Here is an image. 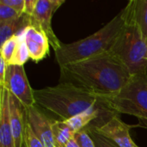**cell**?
I'll list each match as a JSON object with an SVG mask.
<instances>
[{
	"label": "cell",
	"instance_id": "12",
	"mask_svg": "<svg viewBox=\"0 0 147 147\" xmlns=\"http://www.w3.org/2000/svg\"><path fill=\"white\" fill-rule=\"evenodd\" d=\"M9 92L0 87V147H15L9 119Z\"/></svg>",
	"mask_w": 147,
	"mask_h": 147
},
{
	"label": "cell",
	"instance_id": "6",
	"mask_svg": "<svg viewBox=\"0 0 147 147\" xmlns=\"http://www.w3.org/2000/svg\"><path fill=\"white\" fill-rule=\"evenodd\" d=\"M65 3V0H38L35 10L30 17L31 26L43 31L47 36L51 47L58 50L62 42L58 39L52 28V18L56 10Z\"/></svg>",
	"mask_w": 147,
	"mask_h": 147
},
{
	"label": "cell",
	"instance_id": "19",
	"mask_svg": "<svg viewBox=\"0 0 147 147\" xmlns=\"http://www.w3.org/2000/svg\"><path fill=\"white\" fill-rule=\"evenodd\" d=\"M24 146L25 147H46L41 142V140L34 133V131L32 130L28 121H27L26 128H25Z\"/></svg>",
	"mask_w": 147,
	"mask_h": 147
},
{
	"label": "cell",
	"instance_id": "26",
	"mask_svg": "<svg viewBox=\"0 0 147 147\" xmlns=\"http://www.w3.org/2000/svg\"><path fill=\"white\" fill-rule=\"evenodd\" d=\"M23 147H25V146H23Z\"/></svg>",
	"mask_w": 147,
	"mask_h": 147
},
{
	"label": "cell",
	"instance_id": "20",
	"mask_svg": "<svg viewBox=\"0 0 147 147\" xmlns=\"http://www.w3.org/2000/svg\"><path fill=\"white\" fill-rule=\"evenodd\" d=\"M74 139L80 147H96L93 139L86 128L75 133Z\"/></svg>",
	"mask_w": 147,
	"mask_h": 147
},
{
	"label": "cell",
	"instance_id": "4",
	"mask_svg": "<svg viewBox=\"0 0 147 147\" xmlns=\"http://www.w3.org/2000/svg\"><path fill=\"white\" fill-rule=\"evenodd\" d=\"M111 52L124 64L132 77L147 74V39L127 15Z\"/></svg>",
	"mask_w": 147,
	"mask_h": 147
},
{
	"label": "cell",
	"instance_id": "15",
	"mask_svg": "<svg viewBox=\"0 0 147 147\" xmlns=\"http://www.w3.org/2000/svg\"><path fill=\"white\" fill-rule=\"evenodd\" d=\"M52 129L55 147H65L75 135V132L65 121H52Z\"/></svg>",
	"mask_w": 147,
	"mask_h": 147
},
{
	"label": "cell",
	"instance_id": "5",
	"mask_svg": "<svg viewBox=\"0 0 147 147\" xmlns=\"http://www.w3.org/2000/svg\"><path fill=\"white\" fill-rule=\"evenodd\" d=\"M102 98L112 111L135 116L147 128V74L133 76L119 93Z\"/></svg>",
	"mask_w": 147,
	"mask_h": 147
},
{
	"label": "cell",
	"instance_id": "7",
	"mask_svg": "<svg viewBox=\"0 0 147 147\" xmlns=\"http://www.w3.org/2000/svg\"><path fill=\"white\" fill-rule=\"evenodd\" d=\"M3 87L16 96L25 109L35 105L34 90L30 86L23 65H8Z\"/></svg>",
	"mask_w": 147,
	"mask_h": 147
},
{
	"label": "cell",
	"instance_id": "14",
	"mask_svg": "<svg viewBox=\"0 0 147 147\" xmlns=\"http://www.w3.org/2000/svg\"><path fill=\"white\" fill-rule=\"evenodd\" d=\"M30 16L23 14L22 16L9 22L0 23V43L1 46L11 37L20 34L27 27L30 26Z\"/></svg>",
	"mask_w": 147,
	"mask_h": 147
},
{
	"label": "cell",
	"instance_id": "22",
	"mask_svg": "<svg viewBox=\"0 0 147 147\" xmlns=\"http://www.w3.org/2000/svg\"><path fill=\"white\" fill-rule=\"evenodd\" d=\"M0 3L10 7L20 15L24 14L25 0H0Z\"/></svg>",
	"mask_w": 147,
	"mask_h": 147
},
{
	"label": "cell",
	"instance_id": "25",
	"mask_svg": "<svg viewBox=\"0 0 147 147\" xmlns=\"http://www.w3.org/2000/svg\"><path fill=\"white\" fill-rule=\"evenodd\" d=\"M65 147H80V146H79V145L78 144V142L75 140V139L73 138V139H71V140L67 143V145L65 146Z\"/></svg>",
	"mask_w": 147,
	"mask_h": 147
},
{
	"label": "cell",
	"instance_id": "21",
	"mask_svg": "<svg viewBox=\"0 0 147 147\" xmlns=\"http://www.w3.org/2000/svg\"><path fill=\"white\" fill-rule=\"evenodd\" d=\"M22 15L18 14L15 9H11L10 7L0 3V23L11 21L13 19H16Z\"/></svg>",
	"mask_w": 147,
	"mask_h": 147
},
{
	"label": "cell",
	"instance_id": "2",
	"mask_svg": "<svg viewBox=\"0 0 147 147\" xmlns=\"http://www.w3.org/2000/svg\"><path fill=\"white\" fill-rule=\"evenodd\" d=\"M35 105L66 121L75 115L87 112L101 111L117 115L109 109L105 101L91 92L71 83L59 84L34 90Z\"/></svg>",
	"mask_w": 147,
	"mask_h": 147
},
{
	"label": "cell",
	"instance_id": "3",
	"mask_svg": "<svg viewBox=\"0 0 147 147\" xmlns=\"http://www.w3.org/2000/svg\"><path fill=\"white\" fill-rule=\"evenodd\" d=\"M125 22L126 13L125 9H122L96 33L71 43H62L61 47L54 51L58 65L61 67L111 51Z\"/></svg>",
	"mask_w": 147,
	"mask_h": 147
},
{
	"label": "cell",
	"instance_id": "16",
	"mask_svg": "<svg viewBox=\"0 0 147 147\" xmlns=\"http://www.w3.org/2000/svg\"><path fill=\"white\" fill-rule=\"evenodd\" d=\"M30 59L29 52L24 39V30L19 34L18 42L13 57L9 65H24V64Z\"/></svg>",
	"mask_w": 147,
	"mask_h": 147
},
{
	"label": "cell",
	"instance_id": "11",
	"mask_svg": "<svg viewBox=\"0 0 147 147\" xmlns=\"http://www.w3.org/2000/svg\"><path fill=\"white\" fill-rule=\"evenodd\" d=\"M24 39L30 59L34 62L38 63L49 54L51 45L43 31L30 25L24 29Z\"/></svg>",
	"mask_w": 147,
	"mask_h": 147
},
{
	"label": "cell",
	"instance_id": "8",
	"mask_svg": "<svg viewBox=\"0 0 147 147\" xmlns=\"http://www.w3.org/2000/svg\"><path fill=\"white\" fill-rule=\"evenodd\" d=\"M90 127L119 147H140L134 143L130 135L132 127L122 121L117 115L101 127Z\"/></svg>",
	"mask_w": 147,
	"mask_h": 147
},
{
	"label": "cell",
	"instance_id": "23",
	"mask_svg": "<svg viewBox=\"0 0 147 147\" xmlns=\"http://www.w3.org/2000/svg\"><path fill=\"white\" fill-rule=\"evenodd\" d=\"M8 65H9L6 63V61L2 57H0V87L4 86Z\"/></svg>",
	"mask_w": 147,
	"mask_h": 147
},
{
	"label": "cell",
	"instance_id": "9",
	"mask_svg": "<svg viewBox=\"0 0 147 147\" xmlns=\"http://www.w3.org/2000/svg\"><path fill=\"white\" fill-rule=\"evenodd\" d=\"M26 114L28 123L43 145L46 147H55L52 121L36 105L26 109Z\"/></svg>",
	"mask_w": 147,
	"mask_h": 147
},
{
	"label": "cell",
	"instance_id": "13",
	"mask_svg": "<svg viewBox=\"0 0 147 147\" xmlns=\"http://www.w3.org/2000/svg\"><path fill=\"white\" fill-rule=\"evenodd\" d=\"M124 9L127 16L138 25L147 39V0H131Z\"/></svg>",
	"mask_w": 147,
	"mask_h": 147
},
{
	"label": "cell",
	"instance_id": "10",
	"mask_svg": "<svg viewBox=\"0 0 147 147\" xmlns=\"http://www.w3.org/2000/svg\"><path fill=\"white\" fill-rule=\"evenodd\" d=\"M9 119L14 138L15 147H23L25 128L27 124V114L25 107L13 95H9Z\"/></svg>",
	"mask_w": 147,
	"mask_h": 147
},
{
	"label": "cell",
	"instance_id": "18",
	"mask_svg": "<svg viewBox=\"0 0 147 147\" xmlns=\"http://www.w3.org/2000/svg\"><path fill=\"white\" fill-rule=\"evenodd\" d=\"M86 129L88 130L89 134H90L91 138L93 139L96 147H119L117 145H115L112 140H110L107 137L97 133L90 126L87 127Z\"/></svg>",
	"mask_w": 147,
	"mask_h": 147
},
{
	"label": "cell",
	"instance_id": "17",
	"mask_svg": "<svg viewBox=\"0 0 147 147\" xmlns=\"http://www.w3.org/2000/svg\"><path fill=\"white\" fill-rule=\"evenodd\" d=\"M18 38H19V34L11 37L10 39H9L6 42H4L1 46V55H0V57H2L6 61V63L8 65L9 64V62L13 57V54L15 53V50L16 48Z\"/></svg>",
	"mask_w": 147,
	"mask_h": 147
},
{
	"label": "cell",
	"instance_id": "24",
	"mask_svg": "<svg viewBox=\"0 0 147 147\" xmlns=\"http://www.w3.org/2000/svg\"><path fill=\"white\" fill-rule=\"evenodd\" d=\"M37 1L38 0H25V8H24V14L28 16H32L35 8H36V4H37Z\"/></svg>",
	"mask_w": 147,
	"mask_h": 147
},
{
	"label": "cell",
	"instance_id": "1",
	"mask_svg": "<svg viewBox=\"0 0 147 147\" xmlns=\"http://www.w3.org/2000/svg\"><path fill=\"white\" fill-rule=\"evenodd\" d=\"M59 68L61 82L71 83L99 97L119 93L132 78L127 68L111 51Z\"/></svg>",
	"mask_w": 147,
	"mask_h": 147
}]
</instances>
